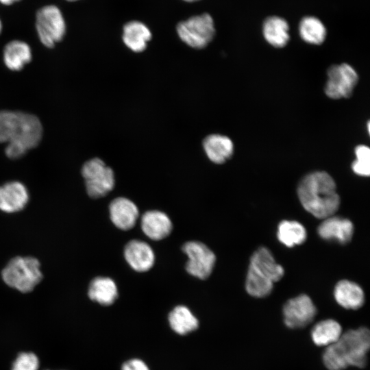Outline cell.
<instances>
[{"label":"cell","instance_id":"6da1fadb","mask_svg":"<svg viewBox=\"0 0 370 370\" xmlns=\"http://www.w3.org/2000/svg\"><path fill=\"white\" fill-rule=\"evenodd\" d=\"M43 129L39 119L21 111L0 110V143H6L5 153L18 159L36 147Z\"/></svg>","mask_w":370,"mask_h":370},{"label":"cell","instance_id":"7a4b0ae2","mask_svg":"<svg viewBox=\"0 0 370 370\" xmlns=\"http://www.w3.org/2000/svg\"><path fill=\"white\" fill-rule=\"evenodd\" d=\"M297 193L303 208L317 219L334 215L339 208L341 199L335 181L325 171L306 175L300 180Z\"/></svg>","mask_w":370,"mask_h":370},{"label":"cell","instance_id":"3957f363","mask_svg":"<svg viewBox=\"0 0 370 370\" xmlns=\"http://www.w3.org/2000/svg\"><path fill=\"white\" fill-rule=\"evenodd\" d=\"M369 347L368 328L349 330L335 343L326 347L322 355L323 365L328 370H343L349 366L363 368Z\"/></svg>","mask_w":370,"mask_h":370},{"label":"cell","instance_id":"277c9868","mask_svg":"<svg viewBox=\"0 0 370 370\" xmlns=\"http://www.w3.org/2000/svg\"><path fill=\"white\" fill-rule=\"evenodd\" d=\"M284 275L271 251L260 247L251 255L245 279V290L251 297L262 298L271 294L273 284Z\"/></svg>","mask_w":370,"mask_h":370},{"label":"cell","instance_id":"5b68a950","mask_svg":"<svg viewBox=\"0 0 370 370\" xmlns=\"http://www.w3.org/2000/svg\"><path fill=\"white\" fill-rule=\"evenodd\" d=\"M42 278L40 262L33 257H15L2 271L4 282L22 293L32 291Z\"/></svg>","mask_w":370,"mask_h":370},{"label":"cell","instance_id":"8992f818","mask_svg":"<svg viewBox=\"0 0 370 370\" xmlns=\"http://www.w3.org/2000/svg\"><path fill=\"white\" fill-rule=\"evenodd\" d=\"M35 29L40 42L47 48H53L62 40L66 32L64 13L56 4L40 7L35 14Z\"/></svg>","mask_w":370,"mask_h":370},{"label":"cell","instance_id":"52a82bcc","mask_svg":"<svg viewBox=\"0 0 370 370\" xmlns=\"http://www.w3.org/2000/svg\"><path fill=\"white\" fill-rule=\"evenodd\" d=\"M180 38L188 46L194 49L206 47L215 34L214 24L208 13L197 15L181 21L177 25Z\"/></svg>","mask_w":370,"mask_h":370},{"label":"cell","instance_id":"ba28073f","mask_svg":"<svg viewBox=\"0 0 370 370\" xmlns=\"http://www.w3.org/2000/svg\"><path fill=\"white\" fill-rule=\"evenodd\" d=\"M88 195L92 198H101L109 193L114 186L112 169L98 158L86 161L82 168Z\"/></svg>","mask_w":370,"mask_h":370},{"label":"cell","instance_id":"9c48e42d","mask_svg":"<svg viewBox=\"0 0 370 370\" xmlns=\"http://www.w3.org/2000/svg\"><path fill=\"white\" fill-rule=\"evenodd\" d=\"M327 77L324 91L333 99L349 97L358 81L357 72L347 63L331 66L328 69Z\"/></svg>","mask_w":370,"mask_h":370},{"label":"cell","instance_id":"30bf717a","mask_svg":"<svg viewBox=\"0 0 370 370\" xmlns=\"http://www.w3.org/2000/svg\"><path fill=\"white\" fill-rule=\"evenodd\" d=\"M188 256L186 264L187 272L199 279H207L212 272L216 262L214 252L205 244L198 241H188L182 247Z\"/></svg>","mask_w":370,"mask_h":370},{"label":"cell","instance_id":"8fae6325","mask_svg":"<svg viewBox=\"0 0 370 370\" xmlns=\"http://www.w3.org/2000/svg\"><path fill=\"white\" fill-rule=\"evenodd\" d=\"M284 324L289 328L306 327L317 314V308L312 299L306 294H301L288 299L282 309Z\"/></svg>","mask_w":370,"mask_h":370},{"label":"cell","instance_id":"7c38bea8","mask_svg":"<svg viewBox=\"0 0 370 370\" xmlns=\"http://www.w3.org/2000/svg\"><path fill=\"white\" fill-rule=\"evenodd\" d=\"M354 232V224L349 219L334 215L323 219L317 227V233L322 239L341 245L351 241Z\"/></svg>","mask_w":370,"mask_h":370},{"label":"cell","instance_id":"4fadbf2b","mask_svg":"<svg viewBox=\"0 0 370 370\" xmlns=\"http://www.w3.org/2000/svg\"><path fill=\"white\" fill-rule=\"evenodd\" d=\"M29 201L24 184L12 181L0 186V210L12 213L23 210Z\"/></svg>","mask_w":370,"mask_h":370},{"label":"cell","instance_id":"5bb4252c","mask_svg":"<svg viewBox=\"0 0 370 370\" xmlns=\"http://www.w3.org/2000/svg\"><path fill=\"white\" fill-rule=\"evenodd\" d=\"M124 257L129 265L136 271H149L155 261L151 247L145 242L132 240L125 247Z\"/></svg>","mask_w":370,"mask_h":370},{"label":"cell","instance_id":"9a60e30c","mask_svg":"<svg viewBox=\"0 0 370 370\" xmlns=\"http://www.w3.org/2000/svg\"><path fill=\"white\" fill-rule=\"evenodd\" d=\"M109 212L113 224L122 230L132 229L139 215L136 204L125 197L113 199L109 206Z\"/></svg>","mask_w":370,"mask_h":370},{"label":"cell","instance_id":"2e32d148","mask_svg":"<svg viewBox=\"0 0 370 370\" xmlns=\"http://www.w3.org/2000/svg\"><path fill=\"white\" fill-rule=\"evenodd\" d=\"M333 295L336 303L347 310H358L365 301L361 286L349 280L338 281L334 286Z\"/></svg>","mask_w":370,"mask_h":370},{"label":"cell","instance_id":"e0dca14e","mask_svg":"<svg viewBox=\"0 0 370 370\" xmlns=\"http://www.w3.org/2000/svg\"><path fill=\"white\" fill-rule=\"evenodd\" d=\"M144 234L153 241H160L168 236L172 231L173 225L169 217L159 210L145 212L140 220Z\"/></svg>","mask_w":370,"mask_h":370},{"label":"cell","instance_id":"ac0fdd59","mask_svg":"<svg viewBox=\"0 0 370 370\" xmlns=\"http://www.w3.org/2000/svg\"><path fill=\"white\" fill-rule=\"evenodd\" d=\"M203 148L208 159L217 164L227 162L234 153V143L224 135L212 134L203 140Z\"/></svg>","mask_w":370,"mask_h":370},{"label":"cell","instance_id":"d6986e66","mask_svg":"<svg viewBox=\"0 0 370 370\" xmlns=\"http://www.w3.org/2000/svg\"><path fill=\"white\" fill-rule=\"evenodd\" d=\"M5 66L12 71H20L31 62L32 53L30 46L21 40L9 41L3 50Z\"/></svg>","mask_w":370,"mask_h":370},{"label":"cell","instance_id":"ffe728a7","mask_svg":"<svg viewBox=\"0 0 370 370\" xmlns=\"http://www.w3.org/2000/svg\"><path fill=\"white\" fill-rule=\"evenodd\" d=\"M123 41L132 51H143L147 42L151 39V32L148 27L138 21H132L125 24L123 30Z\"/></svg>","mask_w":370,"mask_h":370},{"label":"cell","instance_id":"44dd1931","mask_svg":"<svg viewBox=\"0 0 370 370\" xmlns=\"http://www.w3.org/2000/svg\"><path fill=\"white\" fill-rule=\"evenodd\" d=\"M88 295L90 299L100 305L110 306L118 297V288L111 278L97 277L90 283Z\"/></svg>","mask_w":370,"mask_h":370},{"label":"cell","instance_id":"7402d4cb","mask_svg":"<svg viewBox=\"0 0 370 370\" xmlns=\"http://www.w3.org/2000/svg\"><path fill=\"white\" fill-rule=\"evenodd\" d=\"M342 334L341 324L334 319H328L317 323L311 330L310 336L316 345L328 347L335 343Z\"/></svg>","mask_w":370,"mask_h":370},{"label":"cell","instance_id":"603a6c76","mask_svg":"<svg viewBox=\"0 0 370 370\" xmlns=\"http://www.w3.org/2000/svg\"><path fill=\"white\" fill-rule=\"evenodd\" d=\"M289 27L287 22L278 16L267 18L262 26V34L266 41L271 46L281 48L289 40Z\"/></svg>","mask_w":370,"mask_h":370},{"label":"cell","instance_id":"cb8c5ba5","mask_svg":"<svg viewBox=\"0 0 370 370\" xmlns=\"http://www.w3.org/2000/svg\"><path fill=\"white\" fill-rule=\"evenodd\" d=\"M169 323L171 328L180 335H186L195 331L199 326L197 317L185 306L175 307L169 314Z\"/></svg>","mask_w":370,"mask_h":370},{"label":"cell","instance_id":"d4e9b609","mask_svg":"<svg viewBox=\"0 0 370 370\" xmlns=\"http://www.w3.org/2000/svg\"><path fill=\"white\" fill-rule=\"evenodd\" d=\"M278 241L287 247H293L304 243L307 238L305 227L299 222L283 220L278 225Z\"/></svg>","mask_w":370,"mask_h":370},{"label":"cell","instance_id":"484cf974","mask_svg":"<svg viewBox=\"0 0 370 370\" xmlns=\"http://www.w3.org/2000/svg\"><path fill=\"white\" fill-rule=\"evenodd\" d=\"M299 32L302 40L312 45L322 44L327 34L323 23L314 16L304 17L299 23Z\"/></svg>","mask_w":370,"mask_h":370},{"label":"cell","instance_id":"4316f807","mask_svg":"<svg viewBox=\"0 0 370 370\" xmlns=\"http://www.w3.org/2000/svg\"><path fill=\"white\" fill-rule=\"evenodd\" d=\"M38 356L32 352H21L14 359L10 370H40Z\"/></svg>","mask_w":370,"mask_h":370},{"label":"cell","instance_id":"83f0119b","mask_svg":"<svg viewBox=\"0 0 370 370\" xmlns=\"http://www.w3.org/2000/svg\"><path fill=\"white\" fill-rule=\"evenodd\" d=\"M121 370H149V368L143 360L132 358L122 365Z\"/></svg>","mask_w":370,"mask_h":370},{"label":"cell","instance_id":"f1b7e54d","mask_svg":"<svg viewBox=\"0 0 370 370\" xmlns=\"http://www.w3.org/2000/svg\"><path fill=\"white\" fill-rule=\"evenodd\" d=\"M356 160L361 162L370 163V149L365 145H358L354 150Z\"/></svg>","mask_w":370,"mask_h":370},{"label":"cell","instance_id":"f546056e","mask_svg":"<svg viewBox=\"0 0 370 370\" xmlns=\"http://www.w3.org/2000/svg\"><path fill=\"white\" fill-rule=\"evenodd\" d=\"M22 0H0V4L4 6H11Z\"/></svg>","mask_w":370,"mask_h":370},{"label":"cell","instance_id":"4dcf8cb0","mask_svg":"<svg viewBox=\"0 0 370 370\" xmlns=\"http://www.w3.org/2000/svg\"><path fill=\"white\" fill-rule=\"evenodd\" d=\"M3 25L1 18L0 17V34H1L3 31Z\"/></svg>","mask_w":370,"mask_h":370},{"label":"cell","instance_id":"1f68e13d","mask_svg":"<svg viewBox=\"0 0 370 370\" xmlns=\"http://www.w3.org/2000/svg\"><path fill=\"white\" fill-rule=\"evenodd\" d=\"M67 2H76V1H81V0H64Z\"/></svg>","mask_w":370,"mask_h":370},{"label":"cell","instance_id":"d6a6232c","mask_svg":"<svg viewBox=\"0 0 370 370\" xmlns=\"http://www.w3.org/2000/svg\"><path fill=\"white\" fill-rule=\"evenodd\" d=\"M186 2H194V1H199V0H184Z\"/></svg>","mask_w":370,"mask_h":370},{"label":"cell","instance_id":"836d02e7","mask_svg":"<svg viewBox=\"0 0 370 370\" xmlns=\"http://www.w3.org/2000/svg\"><path fill=\"white\" fill-rule=\"evenodd\" d=\"M40 370H50V369H40Z\"/></svg>","mask_w":370,"mask_h":370}]
</instances>
